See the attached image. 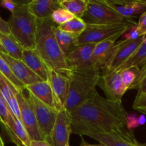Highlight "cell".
Listing matches in <instances>:
<instances>
[{
	"mask_svg": "<svg viewBox=\"0 0 146 146\" xmlns=\"http://www.w3.org/2000/svg\"><path fill=\"white\" fill-rule=\"evenodd\" d=\"M74 17H75L69 11L60 7L53 12L51 19L54 24H58V26L70 21Z\"/></svg>",
	"mask_w": 146,
	"mask_h": 146,
	"instance_id": "obj_30",
	"label": "cell"
},
{
	"mask_svg": "<svg viewBox=\"0 0 146 146\" xmlns=\"http://www.w3.org/2000/svg\"><path fill=\"white\" fill-rule=\"evenodd\" d=\"M136 29L141 36H146V11L141 14L137 22Z\"/></svg>",
	"mask_w": 146,
	"mask_h": 146,
	"instance_id": "obj_34",
	"label": "cell"
},
{
	"mask_svg": "<svg viewBox=\"0 0 146 146\" xmlns=\"http://www.w3.org/2000/svg\"><path fill=\"white\" fill-rule=\"evenodd\" d=\"M100 73L98 69L72 71L69 77L68 95L64 109L71 112L98 92L96 86Z\"/></svg>",
	"mask_w": 146,
	"mask_h": 146,
	"instance_id": "obj_3",
	"label": "cell"
},
{
	"mask_svg": "<svg viewBox=\"0 0 146 146\" xmlns=\"http://www.w3.org/2000/svg\"><path fill=\"white\" fill-rule=\"evenodd\" d=\"M96 44L77 46L66 55V61L71 71H88L97 69L93 61V51Z\"/></svg>",
	"mask_w": 146,
	"mask_h": 146,
	"instance_id": "obj_11",
	"label": "cell"
},
{
	"mask_svg": "<svg viewBox=\"0 0 146 146\" xmlns=\"http://www.w3.org/2000/svg\"><path fill=\"white\" fill-rule=\"evenodd\" d=\"M86 24L81 18L74 17L70 21L57 26L60 30L69 33L74 36H79L85 30Z\"/></svg>",
	"mask_w": 146,
	"mask_h": 146,
	"instance_id": "obj_27",
	"label": "cell"
},
{
	"mask_svg": "<svg viewBox=\"0 0 146 146\" xmlns=\"http://www.w3.org/2000/svg\"><path fill=\"white\" fill-rule=\"evenodd\" d=\"M27 1H21L18 8L11 13L7 23L11 34L26 49L36 47L38 19L29 11Z\"/></svg>",
	"mask_w": 146,
	"mask_h": 146,
	"instance_id": "obj_4",
	"label": "cell"
},
{
	"mask_svg": "<svg viewBox=\"0 0 146 146\" xmlns=\"http://www.w3.org/2000/svg\"><path fill=\"white\" fill-rule=\"evenodd\" d=\"M138 118V123H139L140 125H143L146 122V118H145V115H141Z\"/></svg>",
	"mask_w": 146,
	"mask_h": 146,
	"instance_id": "obj_40",
	"label": "cell"
},
{
	"mask_svg": "<svg viewBox=\"0 0 146 146\" xmlns=\"http://www.w3.org/2000/svg\"><path fill=\"white\" fill-rule=\"evenodd\" d=\"M133 19L121 23L108 24H86L85 30L76 37V46L84 44H97L108 39H118L130 28L136 26Z\"/></svg>",
	"mask_w": 146,
	"mask_h": 146,
	"instance_id": "obj_6",
	"label": "cell"
},
{
	"mask_svg": "<svg viewBox=\"0 0 146 146\" xmlns=\"http://www.w3.org/2000/svg\"><path fill=\"white\" fill-rule=\"evenodd\" d=\"M61 8L69 11L75 17L81 18L84 17L87 8V0H59Z\"/></svg>",
	"mask_w": 146,
	"mask_h": 146,
	"instance_id": "obj_26",
	"label": "cell"
},
{
	"mask_svg": "<svg viewBox=\"0 0 146 146\" xmlns=\"http://www.w3.org/2000/svg\"><path fill=\"white\" fill-rule=\"evenodd\" d=\"M66 146H70L69 145H68H68H66Z\"/></svg>",
	"mask_w": 146,
	"mask_h": 146,
	"instance_id": "obj_45",
	"label": "cell"
},
{
	"mask_svg": "<svg viewBox=\"0 0 146 146\" xmlns=\"http://www.w3.org/2000/svg\"><path fill=\"white\" fill-rule=\"evenodd\" d=\"M133 108L146 115V94H137L133 104Z\"/></svg>",
	"mask_w": 146,
	"mask_h": 146,
	"instance_id": "obj_33",
	"label": "cell"
},
{
	"mask_svg": "<svg viewBox=\"0 0 146 146\" xmlns=\"http://www.w3.org/2000/svg\"><path fill=\"white\" fill-rule=\"evenodd\" d=\"M71 134V118L66 110L58 111L51 136L53 146H66L69 142Z\"/></svg>",
	"mask_w": 146,
	"mask_h": 146,
	"instance_id": "obj_12",
	"label": "cell"
},
{
	"mask_svg": "<svg viewBox=\"0 0 146 146\" xmlns=\"http://www.w3.org/2000/svg\"><path fill=\"white\" fill-rule=\"evenodd\" d=\"M81 146H104V145H101V144H99V145H91V144H88L87 143L86 141H84V139L82 138V142H81Z\"/></svg>",
	"mask_w": 146,
	"mask_h": 146,
	"instance_id": "obj_41",
	"label": "cell"
},
{
	"mask_svg": "<svg viewBox=\"0 0 146 146\" xmlns=\"http://www.w3.org/2000/svg\"><path fill=\"white\" fill-rule=\"evenodd\" d=\"M56 27L51 18L38 20L35 48L49 69L69 78L72 71L67 65L66 55L57 41Z\"/></svg>",
	"mask_w": 146,
	"mask_h": 146,
	"instance_id": "obj_2",
	"label": "cell"
},
{
	"mask_svg": "<svg viewBox=\"0 0 146 146\" xmlns=\"http://www.w3.org/2000/svg\"><path fill=\"white\" fill-rule=\"evenodd\" d=\"M105 2L125 19H133L138 14L146 11V7L141 0H104Z\"/></svg>",
	"mask_w": 146,
	"mask_h": 146,
	"instance_id": "obj_19",
	"label": "cell"
},
{
	"mask_svg": "<svg viewBox=\"0 0 146 146\" xmlns=\"http://www.w3.org/2000/svg\"><path fill=\"white\" fill-rule=\"evenodd\" d=\"M28 98L35 113L37 123L44 141L51 143V133L58 111L46 105L31 93H29Z\"/></svg>",
	"mask_w": 146,
	"mask_h": 146,
	"instance_id": "obj_9",
	"label": "cell"
},
{
	"mask_svg": "<svg viewBox=\"0 0 146 146\" xmlns=\"http://www.w3.org/2000/svg\"><path fill=\"white\" fill-rule=\"evenodd\" d=\"M124 39L127 40H135L141 37V36L138 34V31L136 29V26H133L131 28H130L126 32L123 34Z\"/></svg>",
	"mask_w": 146,
	"mask_h": 146,
	"instance_id": "obj_37",
	"label": "cell"
},
{
	"mask_svg": "<svg viewBox=\"0 0 146 146\" xmlns=\"http://www.w3.org/2000/svg\"><path fill=\"white\" fill-rule=\"evenodd\" d=\"M129 89H137V94H146V63L139 68L136 78Z\"/></svg>",
	"mask_w": 146,
	"mask_h": 146,
	"instance_id": "obj_29",
	"label": "cell"
},
{
	"mask_svg": "<svg viewBox=\"0 0 146 146\" xmlns=\"http://www.w3.org/2000/svg\"><path fill=\"white\" fill-rule=\"evenodd\" d=\"M138 126H140V125L138 117L135 114H128L126 117V128L130 131H133Z\"/></svg>",
	"mask_w": 146,
	"mask_h": 146,
	"instance_id": "obj_36",
	"label": "cell"
},
{
	"mask_svg": "<svg viewBox=\"0 0 146 146\" xmlns=\"http://www.w3.org/2000/svg\"><path fill=\"white\" fill-rule=\"evenodd\" d=\"M29 146H53L46 141H31Z\"/></svg>",
	"mask_w": 146,
	"mask_h": 146,
	"instance_id": "obj_39",
	"label": "cell"
},
{
	"mask_svg": "<svg viewBox=\"0 0 146 146\" xmlns=\"http://www.w3.org/2000/svg\"><path fill=\"white\" fill-rule=\"evenodd\" d=\"M71 133L86 135L104 146H146L138 142L133 132L127 128L101 129L88 125L71 124Z\"/></svg>",
	"mask_w": 146,
	"mask_h": 146,
	"instance_id": "obj_5",
	"label": "cell"
},
{
	"mask_svg": "<svg viewBox=\"0 0 146 146\" xmlns=\"http://www.w3.org/2000/svg\"><path fill=\"white\" fill-rule=\"evenodd\" d=\"M0 41L5 51V54L16 59L21 60L24 48L19 44L11 34H6L0 32Z\"/></svg>",
	"mask_w": 146,
	"mask_h": 146,
	"instance_id": "obj_24",
	"label": "cell"
},
{
	"mask_svg": "<svg viewBox=\"0 0 146 146\" xmlns=\"http://www.w3.org/2000/svg\"><path fill=\"white\" fill-rule=\"evenodd\" d=\"M146 36L135 40L123 39L115 44L112 56L106 68L116 69L125 60L128 59L140 45L145 41Z\"/></svg>",
	"mask_w": 146,
	"mask_h": 146,
	"instance_id": "obj_13",
	"label": "cell"
},
{
	"mask_svg": "<svg viewBox=\"0 0 146 146\" xmlns=\"http://www.w3.org/2000/svg\"><path fill=\"white\" fill-rule=\"evenodd\" d=\"M0 146H4V143L3 141V139L1 137V135H0Z\"/></svg>",
	"mask_w": 146,
	"mask_h": 146,
	"instance_id": "obj_43",
	"label": "cell"
},
{
	"mask_svg": "<svg viewBox=\"0 0 146 146\" xmlns=\"http://www.w3.org/2000/svg\"><path fill=\"white\" fill-rule=\"evenodd\" d=\"M29 11L38 20L51 18L53 12L60 8L58 1L33 0L27 3Z\"/></svg>",
	"mask_w": 146,
	"mask_h": 146,
	"instance_id": "obj_21",
	"label": "cell"
},
{
	"mask_svg": "<svg viewBox=\"0 0 146 146\" xmlns=\"http://www.w3.org/2000/svg\"><path fill=\"white\" fill-rule=\"evenodd\" d=\"M11 114L9 107L0 91V124L2 126L7 125Z\"/></svg>",
	"mask_w": 146,
	"mask_h": 146,
	"instance_id": "obj_32",
	"label": "cell"
},
{
	"mask_svg": "<svg viewBox=\"0 0 146 146\" xmlns=\"http://www.w3.org/2000/svg\"><path fill=\"white\" fill-rule=\"evenodd\" d=\"M21 61L42 81H49V68L41 59L36 48H24Z\"/></svg>",
	"mask_w": 146,
	"mask_h": 146,
	"instance_id": "obj_16",
	"label": "cell"
},
{
	"mask_svg": "<svg viewBox=\"0 0 146 146\" xmlns=\"http://www.w3.org/2000/svg\"><path fill=\"white\" fill-rule=\"evenodd\" d=\"M19 107L21 122L28 133L31 141H44L37 123L36 118L33 107L28 97L24 94V91L16 94Z\"/></svg>",
	"mask_w": 146,
	"mask_h": 146,
	"instance_id": "obj_10",
	"label": "cell"
},
{
	"mask_svg": "<svg viewBox=\"0 0 146 146\" xmlns=\"http://www.w3.org/2000/svg\"><path fill=\"white\" fill-rule=\"evenodd\" d=\"M146 63V38L145 41L138 46L133 54L125 60L120 66L116 68V71L121 72L122 71L131 68H141Z\"/></svg>",
	"mask_w": 146,
	"mask_h": 146,
	"instance_id": "obj_23",
	"label": "cell"
},
{
	"mask_svg": "<svg viewBox=\"0 0 146 146\" xmlns=\"http://www.w3.org/2000/svg\"><path fill=\"white\" fill-rule=\"evenodd\" d=\"M116 39H108L95 44L93 51L94 66L100 71L107 68Z\"/></svg>",
	"mask_w": 146,
	"mask_h": 146,
	"instance_id": "obj_20",
	"label": "cell"
},
{
	"mask_svg": "<svg viewBox=\"0 0 146 146\" xmlns=\"http://www.w3.org/2000/svg\"><path fill=\"white\" fill-rule=\"evenodd\" d=\"M24 89L27 90L29 93H31L46 105L56 111H60L49 81H38L27 86Z\"/></svg>",
	"mask_w": 146,
	"mask_h": 146,
	"instance_id": "obj_18",
	"label": "cell"
},
{
	"mask_svg": "<svg viewBox=\"0 0 146 146\" xmlns=\"http://www.w3.org/2000/svg\"><path fill=\"white\" fill-rule=\"evenodd\" d=\"M138 71H139V68L135 67V68L123 70V71L121 72L123 82V84L125 86V88L128 90H129L131 86L135 81Z\"/></svg>",
	"mask_w": 146,
	"mask_h": 146,
	"instance_id": "obj_31",
	"label": "cell"
},
{
	"mask_svg": "<svg viewBox=\"0 0 146 146\" xmlns=\"http://www.w3.org/2000/svg\"><path fill=\"white\" fill-rule=\"evenodd\" d=\"M55 34L58 45L65 55L77 47L76 44V36L61 31L57 27L55 29Z\"/></svg>",
	"mask_w": 146,
	"mask_h": 146,
	"instance_id": "obj_25",
	"label": "cell"
},
{
	"mask_svg": "<svg viewBox=\"0 0 146 146\" xmlns=\"http://www.w3.org/2000/svg\"><path fill=\"white\" fill-rule=\"evenodd\" d=\"M97 86L102 89L106 98L118 103H122L123 96L128 91L123 82L121 72L111 68L101 71Z\"/></svg>",
	"mask_w": 146,
	"mask_h": 146,
	"instance_id": "obj_8",
	"label": "cell"
},
{
	"mask_svg": "<svg viewBox=\"0 0 146 146\" xmlns=\"http://www.w3.org/2000/svg\"><path fill=\"white\" fill-rule=\"evenodd\" d=\"M88 4L82 19L86 24H108L121 23L125 19L113 9L104 0H87Z\"/></svg>",
	"mask_w": 146,
	"mask_h": 146,
	"instance_id": "obj_7",
	"label": "cell"
},
{
	"mask_svg": "<svg viewBox=\"0 0 146 146\" xmlns=\"http://www.w3.org/2000/svg\"><path fill=\"white\" fill-rule=\"evenodd\" d=\"M9 138L17 146H29L31 140L22 123L11 113L7 125L3 126Z\"/></svg>",
	"mask_w": 146,
	"mask_h": 146,
	"instance_id": "obj_17",
	"label": "cell"
},
{
	"mask_svg": "<svg viewBox=\"0 0 146 146\" xmlns=\"http://www.w3.org/2000/svg\"><path fill=\"white\" fill-rule=\"evenodd\" d=\"M0 52L5 53V51H4V48H3L2 45H1V41H0Z\"/></svg>",
	"mask_w": 146,
	"mask_h": 146,
	"instance_id": "obj_42",
	"label": "cell"
},
{
	"mask_svg": "<svg viewBox=\"0 0 146 146\" xmlns=\"http://www.w3.org/2000/svg\"><path fill=\"white\" fill-rule=\"evenodd\" d=\"M141 3H142V4L146 7V0H141Z\"/></svg>",
	"mask_w": 146,
	"mask_h": 146,
	"instance_id": "obj_44",
	"label": "cell"
},
{
	"mask_svg": "<svg viewBox=\"0 0 146 146\" xmlns=\"http://www.w3.org/2000/svg\"><path fill=\"white\" fill-rule=\"evenodd\" d=\"M0 91L5 98L9 109L13 115L21 121L18 101H17L16 94L19 92L13 86L12 84L0 73Z\"/></svg>",
	"mask_w": 146,
	"mask_h": 146,
	"instance_id": "obj_22",
	"label": "cell"
},
{
	"mask_svg": "<svg viewBox=\"0 0 146 146\" xmlns=\"http://www.w3.org/2000/svg\"><path fill=\"white\" fill-rule=\"evenodd\" d=\"M21 4V1H15L12 0H1L0 1V7L9 10L11 13L14 12L19 6Z\"/></svg>",
	"mask_w": 146,
	"mask_h": 146,
	"instance_id": "obj_35",
	"label": "cell"
},
{
	"mask_svg": "<svg viewBox=\"0 0 146 146\" xmlns=\"http://www.w3.org/2000/svg\"><path fill=\"white\" fill-rule=\"evenodd\" d=\"M0 54L7 63L14 76L24 85V88L28 85L42 81L21 60L12 58L5 53L0 52Z\"/></svg>",
	"mask_w": 146,
	"mask_h": 146,
	"instance_id": "obj_14",
	"label": "cell"
},
{
	"mask_svg": "<svg viewBox=\"0 0 146 146\" xmlns=\"http://www.w3.org/2000/svg\"><path fill=\"white\" fill-rule=\"evenodd\" d=\"M71 124L101 129L126 128L128 113L122 103L101 96L98 92L69 113Z\"/></svg>",
	"mask_w": 146,
	"mask_h": 146,
	"instance_id": "obj_1",
	"label": "cell"
},
{
	"mask_svg": "<svg viewBox=\"0 0 146 146\" xmlns=\"http://www.w3.org/2000/svg\"><path fill=\"white\" fill-rule=\"evenodd\" d=\"M0 32L6 34H11L8 23L7 21L3 19L1 17H0Z\"/></svg>",
	"mask_w": 146,
	"mask_h": 146,
	"instance_id": "obj_38",
	"label": "cell"
},
{
	"mask_svg": "<svg viewBox=\"0 0 146 146\" xmlns=\"http://www.w3.org/2000/svg\"><path fill=\"white\" fill-rule=\"evenodd\" d=\"M0 73L12 84L13 86L16 88L17 91H24V85L19 81H18L17 78L14 76V74L11 72L9 65L6 62L5 60L2 58L1 54H0Z\"/></svg>",
	"mask_w": 146,
	"mask_h": 146,
	"instance_id": "obj_28",
	"label": "cell"
},
{
	"mask_svg": "<svg viewBox=\"0 0 146 146\" xmlns=\"http://www.w3.org/2000/svg\"><path fill=\"white\" fill-rule=\"evenodd\" d=\"M49 82L60 110L64 109L68 95L69 78L49 69Z\"/></svg>",
	"mask_w": 146,
	"mask_h": 146,
	"instance_id": "obj_15",
	"label": "cell"
}]
</instances>
